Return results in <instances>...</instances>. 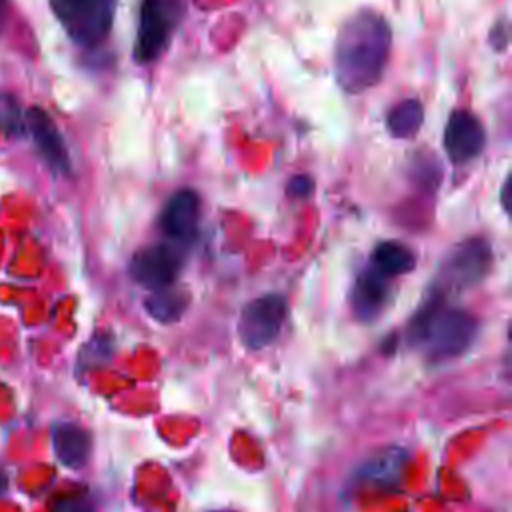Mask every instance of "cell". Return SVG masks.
I'll return each instance as SVG.
<instances>
[{
    "label": "cell",
    "mask_w": 512,
    "mask_h": 512,
    "mask_svg": "<svg viewBox=\"0 0 512 512\" xmlns=\"http://www.w3.org/2000/svg\"><path fill=\"white\" fill-rule=\"evenodd\" d=\"M50 4L54 16L76 44L92 48L110 34L116 0H50Z\"/></svg>",
    "instance_id": "cell-3"
},
{
    "label": "cell",
    "mask_w": 512,
    "mask_h": 512,
    "mask_svg": "<svg viewBox=\"0 0 512 512\" xmlns=\"http://www.w3.org/2000/svg\"><path fill=\"white\" fill-rule=\"evenodd\" d=\"M406 462V454L404 450L398 448H388L380 454H376L374 458H370L362 470H360V480L364 484H376V486H388L398 482L400 478V470Z\"/></svg>",
    "instance_id": "cell-14"
},
{
    "label": "cell",
    "mask_w": 512,
    "mask_h": 512,
    "mask_svg": "<svg viewBox=\"0 0 512 512\" xmlns=\"http://www.w3.org/2000/svg\"><path fill=\"white\" fill-rule=\"evenodd\" d=\"M2 16H4V0H0V24H2Z\"/></svg>",
    "instance_id": "cell-22"
},
{
    "label": "cell",
    "mask_w": 512,
    "mask_h": 512,
    "mask_svg": "<svg viewBox=\"0 0 512 512\" xmlns=\"http://www.w3.org/2000/svg\"><path fill=\"white\" fill-rule=\"evenodd\" d=\"M174 28V8L166 0H142L134 58L148 64L166 48Z\"/></svg>",
    "instance_id": "cell-6"
},
{
    "label": "cell",
    "mask_w": 512,
    "mask_h": 512,
    "mask_svg": "<svg viewBox=\"0 0 512 512\" xmlns=\"http://www.w3.org/2000/svg\"><path fill=\"white\" fill-rule=\"evenodd\" d=\"M478 334V320L462 308H448L444 294L434 296L414 314L408 326V340L424 350L432 364L462 356Z\"/></svg>",
    "instance_id": "cell-2"
},
{
    "label": "cell",
    "mask_w": 512,
    "mask_h": 512,
    "mask_svg": "<svg viewBox=\"0 0 512 512\" xmlns=\"http://www.w3.org/2000/svg\"><path fill=\"white\" fill-rule=\"evenodd\" d=\"M190 302L188 292L180 290V288H162L152 292L146 300H144V308L148 312L150 318H154L160 324H172L176 320L182 318V314L186 312Z\"/></svg>",
    "instance_id": "cell-13"
},
{
    "label": "cell",
    "mask_w": 512,
    "mask_h": 512,
    "mask_svg": "<svg viewBox=\"0 0 512 512\" xmlns=\"http://www.w3.org/2000/svg\"><path fill=\"white\" fill-rule=\"evenodd\" d=\"M508 190H510V178H506V182H504V186H502V206H504L506 210H508V202H510Z\"/></svg>",
    "instance_id": "cell-19"
},
{
    "label": "cell",
    "mask_w": 512,
    "mask_h": 512,
    "mask_svg": "<svg viewBox=\"0 0 512 512\" xmlns=\"http://www.w3.org/2000/svg\"><path fill=\"white\" fill-rule=\"evenodd\" d=\"M24 128V116L16 98L8 92H0V132L6 136H18Z\"/></svg>",
    "instance_id": "cell-17"
},
{
    "label": "cell",
    "mask_w": 512,
    "mask_h": 512,
    "mask_svg": "<svg viewBox=\"0 0 512 512\" xmlns=\"http://www.w3.org/2000/svg\"><path fill=\"white\" fill-rule=\"evenodd\" d=\"M486 142L480 120L464 110L450 114L444 128V150L454 164H466L476 158Z\"/></svg>",
    "instance_id": "cell-8"
},
{
    "label": "cell",
    "mask_w": 512,
    "mask_h": 512,
    "mask_svg": "<svg viewBox=\"0 0 512 512\" xmlns=\"http://www.w3.org/2000/svg\"><path fill=\"white\" fill-rule=\"evenodd\" d=\"M182 258L166 244H152L138 250L130 260V276L136 284L156 292L174 286Z\"/></svg>",
    "instance_id": "cell-7"
},
{
    "label": "cell",
    "mask_w": 512,
    "mask_h": 512,
    "mask_svg": "<svg viewBox=\"0 0 512 512\" xmlns=\"http://www.w3.org/2000/svg\"><path fill=\"white\" fill-rule=\"evenodd\" d=\"M200 220V196L190 190L182 188L168 200L162 212V230L172 240L186 242L196 234Z\"/></svg>",
    "instance_id": "cell-10"
},
{
    "label": "cell",
    "mask_w": 512,
    "mask_h": 512,
    "mask_svg": "<svg viewBox=\"0 0 512 512\" xmlns=\"http://www.w3.org/2000/svg\"><path fill=\"white\" fill-rule=\"evenodd\" d=\"M312 190H314V180H312L308 174H296V176H292V178L288 180V184H286L288 196L298 198V200L308 198V196L312 194Z\"/></svg>",
    "instance_id": "cell-18"
},
{
    "label": "cell",
    "mask_w": 512,
    "mask_h": 512,
    "mask_svg": "<svg viewBox=\"0 0 512 512\" xmlns=\"http://www.w3.org/2000/svg\"><path fill=\"white\" fill-rule=\"evenodd\" d=\"M424 120V110L418 100H404L396 104L386 118V126L396 138H412Z\"/></svg>",
    "instance_id": "cell-16"
},
{
    "label": "cell",
    "mask_w": 512,
    "mask_h": 512,
    "mask_svg": "<svg viewBox=\"0 0 512 512\" xmlns=\"http://www.w3.org/2000/svg\"><path fill=\"white\" fill-rule=\"evenodd\" d=\"M374 262V270L378 274H382L384 278H394V276H402L408 274L414 266H416V258L412 254V250L400 242H382L378 244V248L374 250L372 256Z\"/></svg>",
    "instance_id": "cell-15"
},
{
    "label": "cell",
    "mask_w": 512,
    "mask_h": 512,
    "mask_svg": "<svg viewBox=\"0 0 512 512\" xmlns=\"http://www.w3.org/2000/svg\"><path fill=\"white\" fill-rule=\"evenodd\" d=\"M288 302L282 294H264L250 300L240 312L238 338L246 350H262L270 346L286 320Z\"/></svg>",
    "instance_id": "cell-4"
},
{
    "label": "cell",
    "mask_w": 512,
    "mask_h": 512,
    "mask_svg": "<svg viewBox=\"0 0 512 512\" xmlns=\"http://www.w3.org/2000/svg\"><path fill=\"white\" fill-rule=\"evenodd\" d=\"M24 124L34 140V146L38 148L44 162L56 172V174H68L70 172V156L64 144V138L60 130L56 128L54 120L40 108L32 106L26 110Z\"/></svg>",
    "instance_id": "cell-9"
},
{
    "label": "cell",
    "mask_w": 512,
    "mask_h": 512,
    "mask_svg": "<svg viewBox=\"0 0 512 512\" xmlns=\"http://www.w3.org/2000/svg\"><path fill=\"white\" fill-rule=\"evenodd\" d=\"M390 42V26L378 12L364 8L348 18L334 46V70L340 88L356 94L374 86L384 74Z\"/></svg>",
    "instance_id": "cell-1"
},
{
    "label": "cell",
    "mask_w": 512,
    "mask_h": 512,
    "mask_svg": "<svg viewBox=\"0 0 512 512\" xmlns=\"http://www.w3.org/2000/svg\"><path fill=\"white\" fill-rule=\"evenodd\" d=\"M52 450L66 468H82L92 450L90 434L74 422H58L52 426Z\"/></svg>",
    "instance_id": "cell-12"
},
{
    "label": "cell",
    "mask_w": 512,
    "mask_h": 512,
    "mask_svg": "<svg viewBox=\"0 0 512 512\" xmlns=\"http://www.w3.org/2000/svg\"><path fill=\"white\" fill-rule=\"evenodd\" d=\"M60 512H82V510H78V508H76V506L70 502V504H68L64 510H60Z\"/></svg>",
    "instance_id": "cell-21"
},
{
    "label": "cell",
    "mask_w": 512,
    "mask_h": 512,
    "mask_svg": "<svg viewBox=\"0 0 512 512\" xmlns=\"http://www.w3.org/2000/svg\"><path fill=\"white\" fill-rule=\"evenodd\" d=\"M490 264V244L484 238H468L448 252L440 266V280L448 290H464L482 282Z\"/></svg>",
    "instance_id": "cell-5"
},
{
    "label": "cell",
    "mask_w": 512,
    "mask_h": 512,
    "mask_svg": "<svg viewBox=\"0 0 512 512\" xmlns=\"http://www.w3.org/2000/svg\"><path fill=\"white\" fill-rule=\"evenodd\" d=\"M8 490V476L0 470V496Z\"/></svg>",
    "instance_id": "cell-20"
},
{
    "label": "cell",
    "mask_w": 512,
    "mask_h": 512,
    "mask_svg": "<svg viewBox=\"0 0 512 512\" xmlns=\"http://www.w3.org/2000/svg\"><path fill=\"white\" fill-rule=\"evenodd\" d=\"M390 288L388 278L374 268L364 270L352 288V312L362 322H372L386 306Z\"/></svg>",
    "instance_id": "cell-11"
}]
</instances>
